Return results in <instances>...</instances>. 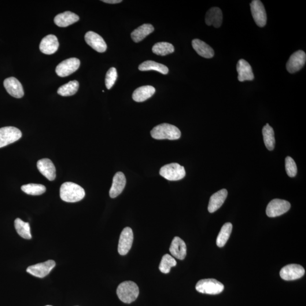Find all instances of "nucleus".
Instances as JSON below:
<instances>
[{"instance_id": "11", "label": "nucleus", "mask_w": 306, "mask_h": 306, "mask_svg": "<svg viewBox=\"0 0 306 306\" xmlns=\"http://www.w3.org/2000/svg\"><path fill=\"white\" fill-rule=\"evenodd\" d=\"M305 270L303 267L298 264H289L283 267L280 271V277L286 281H293L299 279L304 276Z\"/></svg>"}, {"instance_id": "33", "label": "nucleus", "mask_w": 306, "mask_h": 306, "mask_svg": "<svg viewBox=\"0 0 306 306\" xmlns=\"http://www.w3.org/2000/svg\"><path fill=\"white\" fill-rule=\"evenodd\" d=\"M21 190L28 195L38 196L45 193L46 188L42 184H28L27 185L22 186Z\"/></svg>"}, {"instance_id": "35", "label": "nucleus", "mask_w": 306, "mask_h": 306, "mask_svg": "<svg viewBox=\"0 0 306 306\" xmlns=\"http://www.w3.org/2000/svg\"><path fill=\"white\" fill-rule=\"evenodd\" d=\"M117 78V73L115 68H111L106 73L105 83L108 89L110 90L115 84Z\"/></svg>"}, {"instance_id": "22", "label": "nucleus", "mask_w": 306, "mask_h": 306, "mask_svg": "<svg viewBox=\"0 0 306 306\" xmlns=\"http://www.w3.org/2000/svg\"><path fill=\"white\" fill-rule=\"evenodd\" d=\"M227 196V191L226 189L221 190L214 194L210 198L208 211L211 213L217 211L223 204Z\"/></svg>"}, {"instance_id": "6", "label": "nucleus", "mask_w": 306, "mask_h": 306, "mask_svg": "<svg viewBox=\"0 0 306 306\" xmlns=\"http://www.w3.org/2000/svg\"><path fill=\"white\" fill-rule=\"evenodd\" d=\"M22 132L16 127L0 128V148L18 141L22 138Z\"/></svg>"}, {"instance_id": "34", "label": "nucleus", "mask_w": 306, "mask_h": 306, "mask_svg": "<svg viewBox=\"0 0 306 306\" xmlns=\"http://www.w3.org/2000/svg\"><path fill=\"white\" fill-rule=\"evenodd\" d=\"M176 261L174 257L168 254H166L162 258L159 269L163 274H167L170 272L171 268L176 265Z\"/></svg>"}, {"instance_id": "1", "label": "nucleus", "mask_w": 306, "mask_h": 306, "mask_svg": "<svg viewBox=\"0 0 306 306\" xmlns=\"http://www.w3.org/2000/svg\"><path fill=\"white\" fill-rule=\"evenodd\" d=\"M62 200L67 202H76L82 200L85 196V192L83 187L72 182L62 184L60 190Z\"/></svg>"}, {"instance_id": "16", "label": "nucleus", "mask_w": 306, "mask_h": 306, "mask_svg": "<svg viewBox=\"0 0 306 306\" xmlns=\"http://www.w3.org/2000/svg\"><path fill=\"white\" fill-rule=\"evenodd\" d=\"M37 167L39 172L50 181H53L56 178V168L53 162L48 158L38 161Z\"/></svg>"}, {"instance_id": "18", "label": "nucleus", "mask_w": 306, "mask_h": 306, "mask_svg": "<svg viewBox=\"0 0 306 306\" xmlns=\"http://www.w3.org/2000/svg\"><path fill=\"white\" fill-rule=\"evenodd\" d=\"M126 182L123 173L117 172L113 176L112 186L110 190V196L113 198L119 196L124 190Z\"/></svg>"}, {"instance_id": "38", "label": "nucleus", "mask_w": 306, "mask_h": 306, "mask_svg": "<svg viewBox=\"0 0 306 306\" xmlns=\"http://www.w3.org/2000/svg\"><path fill=\"white\" fill-rule=\"evenodd\" d=\"M50 306V305H49V306Z\"/></svg>"}, {"instance_id": "15", "label": "nucleus", "mask_w": 306, "mask_h": 306, "mask_svg": "<svg viewBox=\"0 0 306 306\" xmlns=\"http://www.w3.org/2000/svg\"><path fill=\"white\" fill-rule=\"evenodd\" d=\"M3 85L7 93L11 96L16 98H21L24 97V91L22 84L14 77H9L5 80Z\"/></svg>"}, {"instance_id": "26", "label": "nucleus", "mask_w": 306, "mask_h": 306, "mask_svg": "<svg viewBox=\"0 0 306 306\" xmlns=\"http://www.w3.org/2000/svg\"><path fill=\"white\" fill-rule=\"evenodd\" d=\"M154 30L153 25L151 24H143L141 27L135 29L131 33L132 39L136 43L142 41L147 36H148Z\"/></svg>"}, {"instance_id": "27", "label": "nucleus", "mask_w": 306, "mask_h": 306, "mask_svg": "<svg viewBox=\"0 0 306 306\" xmlns=\"http://www.w3.org/2000/svg\"><path fill=\"white\" fill-rule=\"evenodd\" d=\"M139 69L141 71H155L163 75H167L168 73V69L167 66L153 61H146L142 62L139 65Z\"/></svg>"}, {"instance_id": "8", "label": "nucleus", "mask_w": 306, "mask_h": 306, "mask_svg": "<svg viewBox=\"0 0 306 306\" xmlns=\"http://www.w3.org/2000/svg\"><path fill=\"white\" fill-rule=\"evenodd\" d=\"M250 10L254 21L260 28H263L266 25L267 17L265 7L259 0H253L250 3Z\"/></svg>"}, {"instance_id": "3", "label": "nucleus", "mask_w": 306, "mask_h": 306, "mask_svg": "<svg viewBox=\"0 0 306 306\" xmlns=\"http://www.w3.org/2000/svg\"><path fill=\"white\" fill-rule=\"evenodd\" d=\"M116 293L121 302L129 304L137 299L139 295V289L135 282L131 281H124L118 286Z\"/></svg>"}, {"instance_id": "21", "label": "nucleus", "mask_w": 306, "mask_h": 306, "mask_svg": "<svg viewBox=\"0 0 306 306\" xmlns=\"http://www.w3.org/2000/svg\"><path fill=\"white\" fill-rule=\"evenodd\" d=\"M223 12L219 7H212L206 14L205 23L208 26H213L216 28H219L223 24Z\"/></svg>"}, {"instance_id": "20", "label": "nucleus", "mask_w": 306, "mask_h": 306, "mask_svg": "<svg viewBox=\"0 0 306 306\" xmlns=\"http://www.w3.org/2000/svg\"><path fill=\"white\" fill-rule=\"evenodd\" d=\"M237 70L238 73V79L240 82L252 81L254 79L251 66L245 60L241 59L239 60L237 65Z\"/></svg>"}, {"instance_id": "14", "label": "nucleus", "mask_w": 306, "mask_h": 306, "mask_svg": "<svg viewBox=\"0 0 306 306\" xmlns=\"http://www.w3.org/2000/svg\"><path fill=\"white\" fill-rule=\"evenodd\" d=\"M84 39L88 46L99 53H105L108 48L102 37L93 31L87 32Z\"/></svg>"}, {"instance_id": "4", "label": "nucleus", "mask_w": 306, "mask_h": 306, "mask_svg": "<svg viewBox=\"0 0 306 306\" xmlns=\"http://www.w3.org/2000/svg\"><path fill=\"white\" fill-rule=\"evenodd\" d=\"M160 174L169 181H177L183 179L186 176L185 168L177 163H172L162 167Z\"/></svg>"}, {"instance_id": "24", "label": "nucleus", "mask_w": 306, "mask_h": 306, "mask_svg": "<svg viewBox=\"0 0 306 306\" xmlns=\"http://www.w3.org/2000/svg\"><path fill=\"white\" fill-rule=\"evenodd\" d=\"M194 49L201 57L206 58H211L215 55V52L211 46L202 40L195 39L192 42Z\"/></svg>"}, {"instance_id": "29", "label": "nucleus", "mask_w": 306, "mask_h": 306, "mask_svg": "<svg viewBox=\"0 0 306 306\" xmlns=\"http://www.w3.org/2000/svg\"><path fill=\"white\" fill-rule=\"evenodd\" d=\"M262 132L265 146L269 150H274L276 143L274 129L267 124L263 127Z\"/></svg>"}, {"instance_id": "19", "label": "nucleus", "mask_w": 306, "mask_h": 306, "mask_svg": "<svg viewBox=\"0 0 306 306\" xmlns=\"http://www.w3.org/2000/svg\"><path fill=\"white\" fill-rule=\"evenodd\" d=\"M169 252L171 255L179 260L185 259L187 255V246L181 238L175 237L171 242Z\"/></svg>"}, {"instance_id": "31", "label": "nucleus", "mask_w": 306, "mask_h": 306, "mask_svg": "<svg viewBox=\"0 0 306 306\" xmlns=\"http://www.w3.org/2000/svg\"><path fill=\"white\" fill-rule=\"evenodd\" d=\"M79 88V83L78 81L74 80L70 81L69 83L59 88L57 93L62 97H69V96L75 95L78 91Z\"/></svg>"}, {"instance_id": "25", "label": "nucleus", "mask_w": 306, "mask_h": 306, "mask_svg": "<svg viewBox=\"0 0 306 306\" xmlns=\"http://www.w3.org/2000/svg\"><path fill=\"white\" fill-rule=\"evenodd\" d=\"M156 92L155 88L152 86H143L135 90L133 93L132 98L135 102H142L152 97Z\"/></svg>"}, {"instance_id": "36", "label": "nucleus", "mask_w": 306, "mask_h": 306, "mask_svg": "<svg viewBox=\"0 0 306 306\" xmlns=\"http://www.w3.org/2000/svg\"><path fill=\"white\" fill-rule=\"evenodd\" d=\"M285 168L287 175L291 178H293L296 176L297 173V165L292 157H287L286 158Z\"/></svg>"}, {"instance_id": "7", "label": "nucleus", "mask_w": 306, "mask_h": 306, "mask_svg": "<svg viewBox=\"0 0 306 306\" xmlns=\"http://www.w3.org/2000/svg\"><path fill=\"white\" fill-rule=\"evenodd\" d=\"M290 202L281 199H274L267 206L266 214L269 217L281 216L290 209Z\"/></svg>"}, {"instance_id": "9", "label": "nucleus", "mask_w": 306, "mask_h": 306, "mask_svg": "<svg viewBox=\"0 0 306 306\" xmlns=\"http://www.w3.org/2000/svg\"><path fill=\"white\" fill-rule=\"evenodd\" d=\"M56 266V263L53 260L45 262L31 265L27 268L28 274L39 278H45Z\"/></svg>"}, {"instance_id": "17", "label": "nucleus", "mask_w": 306, "mask_h": 306, "mask_svg": "<svg viewBox=\"0 0 306 306\" xmlns=\"http://www.w3.org/2000/svg\"><path fill=\"white\" fill-rule=\"evenodd\" d=\"M58 47L59 43L57 37L54 35H49L42 40L39 49L44 54L52 55L56 53Z\"/></svg>"}, {"instance_id": "2", "label": "nucleus", "mask_w": 306, "mask_h": 306, "mask_svg": "<svg viewBox=\"0 0 306 306\" xmlns=\"http://www.w3.org/2000/svg\"><path fill=\"white\" fill-rule=\"evenodd\" d=\"M150 134L152 137L156 139L175 140L181 137V132L178 128L167 123L157 125Z\"/></svg>"}, {"instance_id": "32", "label": "nucleus", "mask_w": 306, "mask_h": 306, "mask_svg": "<svg viewBox=\"0 0 306 306\" xmlns=\"http://www.w3.org/2000/svg\"><path fill=\"white\" fill-rule=\"evenodd\" d=\"M175 50L174 46L167 42H159L155 44L152 48L153 53L159 56L166 55L174 53Z\"/></svg>"}, {"instance_id": "13", "label": "nucleus", "mask_w": 306, "mask_h": 306, "mask_svg": "<svg viewBox=\"0 0 306 306\" xmlns=\"http://www.w3.org/2000/svg\"><path fill=\"white\" fill-rule=\"evenodd\" d=\"M306 61V55L303 51H298L287 61L286 69L290 73H296L304 67Z\"/></svg>"}, {"instance_id": "12", "label": "nucleus", "mask_w": 306, "mask_h": 306, "mask_svg": "<svg viewBox=\"0 0 306 306\" xmlns=\"http://www.w3.org/2000/svg\"><path fill=\"white\" fill-rule=\"evenodd\" d=\"M134 242V233L129 227L124 228L120 236L118 252L120 255H125L130 251Z\"/></svg>"}, {"instance_id": "23", "label": "nucleus", "mask_w": 306, "mask_h": 306, "mask_svg": "<svg viewBox=\"0 0 306 306\" xmlns=\"http://www.w3.org/2000/svg\"><path fill=\"white\" fill-rule=\"evenodd\" d=\"M80 17L75 13L71 12H65L57 15L55 17L54 22L57 27L66 28L76 22H78Z\"/></svg>"}, {"instance_id": "30", "label": "nucleus", "mask_w": 306, "mask_h": 306, "mask_svg": "<svg viewBox=\"0 0 306 306\" xmlns=\"http://www.w3.org/2000/svg\"><path fill=\"white\" fill-rule=\"evenodd\" d=\"M15 228L22 238L25 239H31L32 236L30 232V227L28 223H25L20 219H17L14 221Z\"/></svg>"}, {"instance_id": "37", "label": "nucleus", "mask_w": 306, "mask_h": 306, "mask_svg": "<svg viewBox=\"0 0 306 306\" xmlns=\"http://www.w3.org/2000/svg\"><path fill=\"white\" fill-rule=\"evenodd\" d=\"M103 2L111 3V4H115L122 2V0H103Z\"/></svg>"}, {"instance_id": "5", "label": "nucleus", "mask_w": 306, "mask_h": 306, "mask_svg": "<svg viewBox=\"0 0 306 306\" xmlns=\"http://www.w3.org/2000/svg\"><path fill=\"white\" fill-rule=\"evenodd\" d=\"M196 289L200 293L217 295L223 292L224 285L215 279H203L197 283Z\"/></svg>"}, {"instance_id": "10", "label": "nucleus", "mask_w": 306, "mask_h": 306, "mask_svg": "<svg viewBox=\"0 0 306 306\" xmlns=\"http://www.w3.org/2000/svg\"><path fill=\"white\" fill-rule=\"evenodd\" d=\"M80 66L79 59L75 57L66 59L56 66V73L58 76L61 77L68 76L75 73Z\"/></svg>"}, {"instance_id": "28", "label": "nucleus", "mask_w": 306, "mask_h": 306, "mask_svg": "<svg viewBox=\"0 0 306 306\" xmlns=\"http://www.w3.org/2000/svg\"><path fill=\"white\" fill-rule=\"evenodd\" d=\"M232 229H233V224L231 223H227L223 224L217 238V246L219 248H223L226 245L230 237Z\"/></svg>"}]
</instances>
